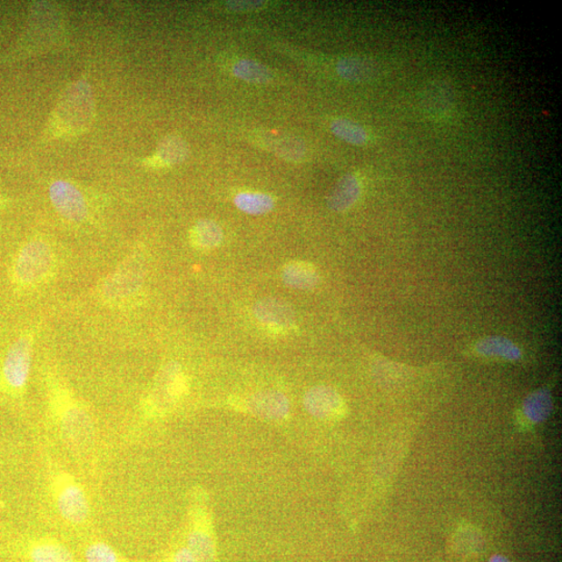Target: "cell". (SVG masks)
Returning <instances> with one entry per match:
<instances>
[{"instance_id": "1", "label": "cell", "mask_w": 562, "mask_h": 562, "mask_svg": "<svg viewBox=\"0 0 562 562\" xmlns=\"http://www.w3.org/2000/svg\"><path fill=\"white\" fill-rule=\"evenodd\" d=\"M94 115V102L89 84L77 82L71 85L56 106L53 120L54 132L77 134L87 130Z\"/></svg>"}, {"instance_id": "2", "label": "cell", "mask_w": 562, "mask_h": 562, "mask_svg": "<svg viewBox=\"0 0 562 562\" xmlns=\"http://www.w3.org/2000/svg\"><path fill=\"white\" fill-rule=\"evenodd\" d=\"M53 494L60 515L69 523L83 524L90 516V504L84 488L73 476L56 475L53 481Z\"/></svg>"}, {"instance_id": "3", "label": "cell", "mask_w": 562, "mask_h": 562, "mask_svg": "<svg viewBox=\"0 0 562 562\" xmlns=\"http://www.w3.org/2000/svg\"><path fill=\"white\" fill-rule=\"evenodd\" d=\"M54 255L51 247L43 241L27 243L17 256L14 266V280L20 286H33L44 280L51 271Z\"/></svg>"}, {"instance_id": "4", "label": "cell", "mask_w": 562, "mask_h": 562, "mask_svg": "<svg viewBox=\"0 0 562 562\" xmlns=\"http://www.w3.org/2000/svg\"><path fill=\"white\" fill-rule=\"evenodd\" d=\"M144 275L143 264L138 260H128L103 282L101 294L105 301L112 303L127 301L138 293Z\"/></svg>"}, {"instance_id": "5", "label": "cell", "mask_w": 562, "mask_h": 562, "mask_svg": "<svg viewBox=\"0 0 562 562\" xmlns=\"http://www.w3.org/2000/svg\"><path fill=\"white\" fill-rule=\"evenodd\" d=\"M56 417L64 439L73 448L87 447L94 438V427L92 419L81 405L63 402L56 410Z\"/></svg>"}, {"instance_id": "6", "label": "cell", "mask_w": 562, "mask_h": 562, "mask_svg": "<svg viewBox=\"0 0 562 562\" xmlns=\"http://www.w3.org/2000/svg\"><path fill=\"white\" fill-rule=\"evenodd\" d=\"M32 350L31 339L20 338L5 355L3 379L6 388L14 393L21 392L26 386L31 372Z\"/></svg>"}, {"instance_id": "7", "label": "cell", "mask_w": 562, "mask_h": 562, "mask_svg": "<svg viewBox=\"0 0 562 562\" xmlns=\"http://www.w3.org/2000/svg\"><path fill=\"white\" fill-rule=\"evenodd\" d=\"M253 314L258 322L273 334L289 333L295 329L293 310L280 299H262L254 305Z\"/></svg>"}, {"instance_id": "8", "label": "cell", "mask_w": 562, "mask_h": 562, "mask_svg": "<svg viewBox=\"0 0 562 562\" xmlns=\"http://www.w3.org/2000/svg\"><path fill=\"white\" fill-rule=\"evenodd\" d=\"M49 196L61 215L73 222H82L87 217V203L80 190L67 182L58 181L49 189Z\"/></svg>"}, {"instance_id": "9", "label": "cell", "mask_w": 562, "mask_h": 562, "mask_svg": "<svg viewBox=\"0 0 562 562\" xmlns=\"http://www.w3.org/2000/svg\"><path fill=\"white\" fill-rule=\"evenodd\" d=\"M305 405L312 415L326 419H338L345 412L343 398L329 387L311 389L305 397Z\"/></svg>"}, {"instance_id": "10", "label": "cell", "mask_w": 562, "mask_h": 562, "mask_svg": "<svg viewBox=\"0 0 562 562\" xmlns=\"http://www.w3.org/2000/svg\"><path fill=\"white\" fill-rule=\"evenodd\" d=\"M361 194V182L353 173L341 177L329 197L330 209L334 212H345L359 202Z\"/></svg>"}, {"instance_id": "11", "label": "cell", "mask_w": 562, "mask_h": 562, "mask_svg": "<svg viewBox=\"0 0 562 562\" xmlns=\"http://www.w3.org/2000/svg\"><path fill=\"white\" fill-rule=\"evenodd\" d=\"M282 281L287 286L301 291L315 289L320 281L317 268L311 262L293 261L282 268Z\"/></svg>"}, {"instance_id": "12", "label": "cell", "mask_w": 562, "mask_h": 562, "mask_svg": "<svg viewBox=\"0 0 562 562\" xmlns=\"http://www.w3.org/2000/svg\"><path fill=\"white\" fill-rule=\"evenodd\" d=\"M424 110L436 118L449 115L453 106V94L444 82H432L427 85L422 97Z\"/></svg>"}, {"instance_id": "13", "label": "cell", "mask_w": 562, "mask_h": 562, "mask_svg": "<svg viewBox=\"0 0 562 562\" xmlns=\"http://www.w3.org/2000/svg\"><path fill=\"white\" fill-rule=\"evenodd\" d=\"M474 352L483 358L502 360H518L522 357L520 348L514 341L502 337H489L478 341Z\"/></svg>"}, {"instance_id": "14", "label": "cell", "mask_w": 562, "mask_h": 562, "mask_svg": "<svg viewBox=\"0 0 562 562\" xmlns=\"http://www.w3.org/2000/svg\"><path fill=\"white\" fill-rule=\"evenodd\" d=\"M224 238L222 227L211 220H202L190 232L192 246L201 251H215L222 244Z\"/></svg>"}, {"instance_id": "15", "label": "cell", "mask_w": 562, "mask_h": 562, "mask_svg": "<svg viewBox=\"0 0 562 562\" xmlns=\"http://www.w3.org/2000/svg\"><path fill=\"white\" fill-rule=\"evenodd\" d=\"M188 549L198 562H215L216 547L211 531L204 523L197 520L189 536Z\"/></svg>"}, {"instance_id": "16", "label": "cell", "mask_w": 562, "mask_h": 562, "mask_svg": "<svg viewBox=\"0 0 562 562\" xmlns=\"http://www.w3.org/2000/svg\"><path fill=\"white\" fill-rule=\"evenodd\" d=\"M188 154L186 142L179 137H168L162 141L156 154L148 161V165L156 168L173 166L186 160Z\"/></svg>"}, {"instance_id": "17", "label": "cell", "mask_w": 562, "mask_h": 562, "mask_svg": "<svg viewBox=\"0 0 562 562\" xmlns=\"http://www.w3.org/2000/svg\"><path fill=\"white\" fill-rule=\"evenodd\" d=\"M32 562H76L74 554L54 539H39L30 547Z\"/></svg>"}, {"instance_id": "18", "label": "cell", "mask_w": 562, "mask_h": 562, "mask_svg": "<svg viewBox=\"0 0 562 562\" xmlns=\"http://www.w3.org/2000/svg\"><path fill=\"white\" fill-rule=\"evenodd\" d=\"M338 74L344 80L360 83L371 80L375 75V64L365 58L359 56H350L341 59L337 66Z\"/></svg>"}, {"instance_id": "19", "label": "cell", "mask_w": 562, "mask_h": 562, "mask_svg": "<svg viewBox=\"0 0 562 562\" xmlns=\"http://www.w3.org/2000/svg\"><path fill=\"white\" fill-rule=\"evenodd\" d=\"M552 398L549 390L538 389L526 398L523 403V414L529 422L538 424L550 416Z\"/></svg>"}, {"instance_id": "20", "label": "cell", "mask_w": 562, "mask_h": 562, "mask_svg": "<svg viewBox=\"0 0 562 562\" xmlns=\"http://www.w3.org/2000/svg\"><path fill=\"white\" fill-rule=\"evenodd\" d=\"M237 208L249 215H262L272 211L275 205L271 196L254 192H244L234 198Z\"/></svg>"}, {"instance_id": "21", "label": "cell", "mask_w": 562, "mask_h": 562, "mask_svg": "<svg viewBox=\"0 0 562 562\" xmlns=\"http://www.w3.org/2000/svg\"><path fill=\"white\" fill-rule=\"evenodd\" d=\"M232 74L240 80L251 84H266L273 77L271 70L252 60H241L234 64Z\"/></svg>"}, {"instance_id": "22", "label": "cell", "mask_w": 562, "mask_h": 562, "mask_svg": "<svg viewBox=\"0 0 562 562\" xmlns=\"http://www.w3.org/2000/svg\"><path fill=\"white\" fill-rule=\"evenodd\" d=\"M330 128L334 136L355 146L365 145L369 140L365 127L350 120L343 118L333 120Z\"/></svg>"}, {"instance_id": "23", "label": "cell", "mask_w": 562, "mask_h": 562, "mask_svg": "<svg viewBox=\"0 0 562 562\" xmlns=\"http://www.w3.org/2000/svg\"><path fill=\"white\" fill-rule=\"evenodd\" d=\"M252 408L261 414L282 415L288 410V401L280 394H261L254 398Z\"/></svg>"}, {"instance_id": "24", "label": "cell", "mask_w": 562, "mask_h": 562, "mask_svg": "<svg viewBox=\"0 0 562 562\" xmlns=\"http://www.w3.org/2000/svg\"><path fill=\"white\" fill-rule=\"evenodd\" d=\"M87 562H124L111 546L102 542L91 544L84 552Z\"/></svg>"}, {"instance_id": "25", "label": "cell", "mask_w": 562, "mask_h": 562, "mask_svg": "<svg viewBox=\"0 0 562 562\" xmlns=\"http://www.w3.org/2000/svg\"><path fill=\"white\" fill-rule=\"evenodd\" d=\"M274 152L283 159L298 161L305 154V147L301 141L293 138H280L275 140Z\"/></svg>"}, {"instance_id": "26", "label": "cell", "mask_w": 562, "mask_h": 562, "mask_svg": "<svg viewBox=\"0 0 562 562\" xmlns=\"http://www.w3.org/2000/svg\"><path fill=\"white\" fill-rule=\"evenodd\" d=\"M266 2L262 0H232L225 3L226 8L236 13L258 11L264 8Z\"/></svg>"}, {"instance_id": "27", "label": "cell", "mask_w": 562, "mask_h": 562, "mask_svg": "<svg viewBox=\"0 0 562 562\" xmlns=\"http://www.w3.org/2000/svg\"><path fill=\"white\" fill-rule=\"evenodd\" d=\"M169 562H198L194 557V555L186 547L175 552Z\"/></svg>"}, {"instance_id": "28", "label": "cell", "mask_w": 562, "mask_h": 562, "mask_svg": "<svg viewBox=\"0 0 562 562\" xmlns=\"http://www.w3.org/2000/svg\"><path fill=\"white\" fill-rule=\"evenodd\" d=\"M488 562H511L508 558L502 557V555H495Z\"/></svg>"}]
</instances>
